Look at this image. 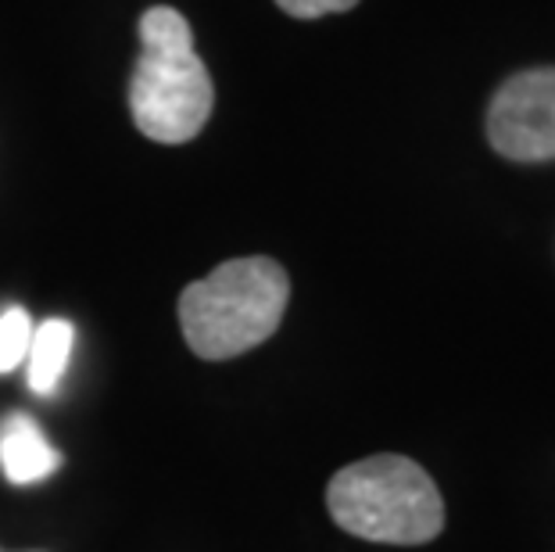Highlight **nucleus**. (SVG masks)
Segmentation results:
<instances>
[{
	"label": "nucleus",
	"instance_id": "1",
	"mask_svg": "<svg viewBox=\"0 0 555 552\" xmlns=\"http://www.w3.org/2000/svg\"><path fill=\"white\" fill-rule=\"evenodd\" d=\"M216 90L194 51L191 22L176 8H151L140 18V57L129 84V112L155 144H186L205 129Z\"/></svg>",
	"mask_w": 555,
	"mask_h": 552
},
{
	"label": "nucleus",
	"instance_id": "2",
	"mask_svg": "<svg viewBox=\"0 0 555 552\" xmlns=\"http://www.w3.org/2000/svg\"><path fill=\"white\" fill-rule=\"evenodd\" d=\"M291 280L266 255L230 258L180 298V326L194 356L233 359L276 334L287 312Z\"/></svg>",
	"mask_w": 555,
	"mask_h": 552
},
{
	"label": "nucleus",
	"instance_id": "3",
	"mask_svg": "<svg viewBox=\"0 0 555 552\" xmlns=\"http://www.w3.org/2000/svg\"><path fill=\"white\" fill-rule=\"evenodd\" d=\"M326 506L348 535L384 545H423L444 527L434 477L405 455H370L337 470Z\"/></svg>",
	"mask_w": 555,
	"mask_h": 552
},
{
	"label": "nucleus",
	"instance_id": "4",
	"mask_svg": "<svg viewBox=\"0 0 555 552\" xmlns=\"http://www.w3.org/2000/svg\"><path fill=\"white\" fill-rule=\"evenodd\" d=\"M488 140L502 158H555V68H527L505 79L488 108Z\"/></svg>",
	"mask_w": 555,
	"mask_h": 552
},
{
	"label": "nucleus",
	"instance_id": "5",
	"mask_svg": "<svg viewBox=\"0 0 555 552\" xmlns=\"http://www.w3.org/2000/svg\"><path fill=\"white\" fill-rule=\"evenodd\" d=\"M57 466H62V452L43 438L40 424L29 413L0 420V470L11 485H40Z\"/></svg>",
	"mask_w": 555,
	"mask_h": 552
},
{
	"label": "nucleus",
	"instance_id": "6",
	"mask_svg": "<svg viewBox=\"0 0 555 552\" xmlns=\"http://www.w3.org/2000/svg\"><path fill=\"white\" fill-rule=\"evenodd\" d=\"M76 326L68 320H43L33 326L29 351H26V381L37 395H54L62 384L68 359H73Z\"/></svg>",
	"mask_w": 555,
	"mask_h": 552
},
{
	"label": "nucleus",
	"instance_id": "7",
	"mask_svg": "<svg viewBox=\"0 0 555 552\" xmlns=\"http://www.w3.org/2000/svg\"><path fill=\"white\" fill-rule=\"evenodd\" d=\"M29 337H33V320L22 305H11V309L0 312V373H11L26 362Z\"/></svg>",
	"mask_w": 555,
	"mask_h": 552
},
{
	"label": "nucleus",
	"instance_id": "8",
	"mask_svg": "<svg viewBox=\"0 0 555 552\" xmlns=\"http://www.w3.org/2000/svg\"><path fill=\"white\" fill-rule=\"evenodd\" d=\"M359 0H276L280 11H287L291 18H323L337 15V11H351Z\"/></svg>",
	"mask_w": 555,
	"mask_h": 552
}]
</instances>
